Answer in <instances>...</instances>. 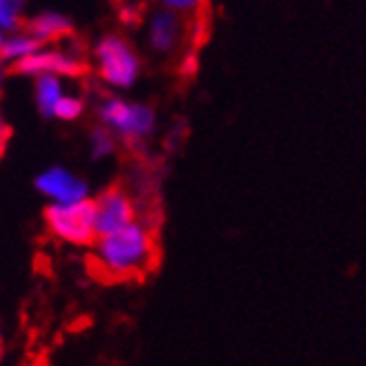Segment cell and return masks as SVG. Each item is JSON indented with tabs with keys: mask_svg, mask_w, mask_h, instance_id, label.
Returning a JSON list of instances; mask_svg holds the SVG:
<instances>
[{
	"mask_svg": "<svg viewBox=\"0 0 366 366\" xmlns=\"http://www.w3.org/2000/svg\"><path fill=\"white\" fill-rule=\"evenodd\" d=\"M39 47L41 43L31 39V36H14V39H7L3 47H0V59L21 63L27 56H31V54L39 51Z\"/></svg>",
	"mask_w": 366,
	"mask_h": 366,
	"instance_id": "11",
	"label": "cell"
},
{
	"mask_svg": "<svg viewBox=\"0 0 366 366\" xmlns=\"http://www.w3.org/2000/svg\"><path fill=\"white\" fill-rule=\"evenodd\" d=\"M21 25V5L0 0V29H16Z\"/></svg>",
	"mask_w": 366,
	"mask_h": 366,
	"instance_id": "12",
	"label": "cell"
},
{
	"mask_svg": "<svg viewBox=\"0 0 366 366\" xmlns=\"http://www.w3.org/2000/svg\"><path fill=\"white\" fill-rule=\"evenodd\" d=\"M181 23L174 16V11L163 9L152 16L150 23V43L157 51H172L179 41Z\"/></svg>",
	"mask_w": 366,
	"mask_h": 366,
	"instance_id": "8",
	"label": "cell"
},
{
	"mask_svg": "<svg viewBox=\"0 0 366 366\" xmlns=\"http://www.w3.org/2000/svg\"><path fill=\"white\" fill-rule=\"evenodd\" d=\"M27 29H29L31 39H36L39 43H43V41H59V39H65V36H69L71 23L67 21L65 16H61V14L47 11V14H41V16L31 18Z\"/></svg>",
	"mask_w": 366,
	"mask_h": 366,
	"instance_id": "9",
	"label": "cell"
},
{
	"mask_svg": "<svg viewBox=\"0 0 366 366\" xmlns=\"http://www.w3.org/2000/svg\"><path fill=\"white\" fill-rule=\"evenodd\" d=\"M45 222L59 239L74 246H89L99 237L94 224V201L87 199L71 206H49L45 210Z\"/></svg>",
	"mask_w": 366,
	"mask_h": 366,
	"instance_id": "2",
	"label": "cell"
},
{
	"mask_svg": "<svg viewBox=\"0 0 366 366\" xmlns=\"http://www.w3.org/2000/svg\"><path fill=\"white\" fill-rule=\"evenodd\" d=\"M181 71H183V74H194V71H197V59L192 56V54H190V56H186V63H183Z\"/></svg>",
	"mask_w": 366,
	"mask_h": 366,
	"instance_id": "16",
	"label": "cell"
},
{
	"mask_svg": "<svg viewBox=\"0 0 366 366\" xmlns=\"http://www.w3.org/2000/svg\"><path fill=\"white\" fill-rule=\"evenodd\" d=\"M36 97H39L41 112L47 117H54V109H56L59 101L65 97L61 81L56 76H41L39 85H36Z\"/></svg>",
	"mask_w": 366,
	"mask_h": 366,
	"instance_id": "10",
	"label": "cell"
},
{
	"mask_svg": "<svg viewBox=\"0 0 366 366\" xmlns=\"http://www.w3.org/2000/svg\"><path fill=\"white\" fill-rule=\"evenodd\" d=\"M81 112H83V103H81V99H76V97H67V94H65V97L59 101L56 109H54V117L65 119V121H71V119L81 117Z\"/></svg>",
	"mask_w": 366,
	"mask_h": 366,
	"instance_id": "13",
	"label": "cell"
},
{
	"mask_svg": "<svg viewBox=\"0 0 366 366\" xmlns=\"http://www.w3.org/2000/svg\"><path fill=\"white\" fill-rule=\"evenodd\" d=\"M94 224L97 234L105 237L117 230H123L125 226L134 224V208L127 194L119 188H112L103 192L94 201Z\"/></svg>",
	"mask_w": 366,
	"mask_h": 366,
	"instance_id": "5",
	"label": "cell"
},
{
	"mask_svg": "<svg viewBox=\"0 0 366 366\" xmlns=\"http://www.w3.org/2000/svg\"><path fill=\"white\" fill-rule=\"evenodd\" d=\"M154 234L141 226L130 224L123 230L105 234L97 244V254L89 262V270L103 282H123L143 277L157 264Z\"/></svg>",
	"mask_w": 366,
	"mask_h": 366,
	"instance_id": "1",
	"label": "cell"
},
{
	"mask_svg": "<svg viewBox=\"0 0 366 366\" xmlns=\"http://www.w3.org/2000/svg\"><path fill=\"white\" fill-rule=\"evenodd\" d=\"M97 59L103 81L114 87H130L139 74V59L117 36H107L97 47Z\"/></svg>",
	"mask_w": 366,
	"mask_h": 366,
	"instance_id": "3",
	"label": "cell"
},
{
	"mask_svg": "<svg viewBox=\"0 0 366 366\" xmlns=\"http://www.w3.org/2000/svg\"><path fill=\"white\" fill-rule=\"evenodd\" d=\"M36 188L45 197H49L56 206L81 204L87 197V186L74 174L65 172L63 168H51L36 179Z\"/></svg>",
	"mask_w": 366,
	"mask_h": 366,
	"instance_id": "7",
	"label": "cell"
},
{
	"mask_svg": "<svg viewBox=\"0 0 366 366\" xmlns=\"http://www.w3.org/2000/svg\"><path fill=\"white\" fill-rule=\"evenodd\" d=\"M92 150H94V159L107 157L112 152V139H109V134L103 130L94 132V137H92Z\"/></svg>",
	"mask_w": 366,
	"mask_h": 366,
	"instance_id": "14",
	"label": "cell"
},
{
	"mask_svg": "<svg viewBox=\"0 0 366 366\" xmlns=\"http://www.w3.org/2000/svg\"><path fill=\"white\" fill-rule=\"evenodd\" d=\"M14 69L18 74H27V76H79L85 71V63L79 61L76 56L65 51H36L31 56H27L25 61L16 63Z\"/></svg>",
	"mask_w": 366,
	"mask_h": 366,
	"instance_id": "6",
	"label": "cell"
},
{
	"mask_svg": "<svg viewBox=\"0 0 366 366\" xmlns=\"http://www.w3.org/2000/svg\"><path fill=\"white\" fill-rule=\"evenodd\" d=\"M0 152H3V150H0Z\"/></svg>",
	"mask_w": 366,
	"mask_h": 366,
	"instance_id": "18",
	"label": "cell"
},
{
	"mask_svg": "<svg viewBox=\"0 0 366 366\" xmlns=\"http://www.w3.org/2000/svg\"><path fill=\"white\" fill-rule=\"evenodd\" d=\"M101 117L109 127H114L123 137L141 139L145 134H150L154 127V114L150 107L132 105V103L117 101V99L107 101L101 107Z\"/></svg>",
	"mask_w": 366,
	"mask_h": 366,
	"instance_id": "4",
	"label": "cell"
},
{
	"mask_svg": "<svg viewBox=\"0 0 366 366\" xmlns=\"http://www.w3.org/2000/svg\"><path fill=\"white\" fill-rule=\"evenodd\" d=\"M166 7H170V11H172V9L186 11V9H194L197 3H194V0H166Z\"/></svg>",
	"mask_w": 366,
	"mask_h": 366,
	"instance_id": "15",
	"label": "cell"
},
{
	"mask_svg": "<svg viewBox=\"0 0 366 366\" xmlns=\"http://www.w3.org/2000/svg\"><path fill=\"white\" fill-rule=\"evenodd\" d=\"M3 43H5V39H3V29H0V47H3Z\"/></svg>",
	"mask_w": 366,
	"mask_h": 366,
	"instance_id": "17",
	"label": "cell"
}]
</instances>
